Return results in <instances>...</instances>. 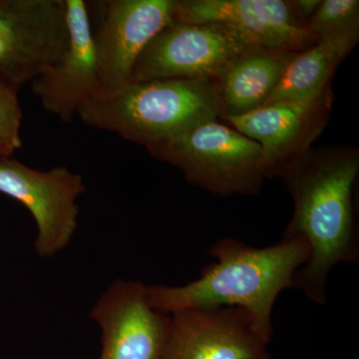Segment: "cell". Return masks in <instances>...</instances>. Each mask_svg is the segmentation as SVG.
I'll return each mask as SVG.
<instances>
[{
  "label": "cell",
  "instance_id": "1",
  "mask_svg": "<svg viewBox=\"0 0 359 359\" xmlns=\"http://www.w3.org/2000/svg\"><path fill=\"white\" fill-rule=\"evenodd\" d=\"M358 173V148L321 146L311 148L280 177L294 202L283 238H304L309 247L294 289L316 304L327 301V278L334 266L359 262L353 200Z\"/></svg>",
  "mask_w": 359,
  "mask_h": 359
},
{
  "label": "cell",
  "instance_id": "2",
  "mask_svg": "<svg viewBox=\"0 0 359 359\" xmlns=\"http://www.w3.org/2000/svg\"><path fill=\"white\" fill-rule=\"evenodd\" d=\"M208 254L216 261L203 268L194 282L180 287L147 285L150 306L170 316L191 309L240 308L269 344L273 306L283 290L294 289L295 273L309 259L308 243L283 238L269 247L255 248L224 238Z\"/></svg>",
  "mask_w": 359,
  "mask_h": 359
},
{
  "label": "cell",
  "instance_id": "3",
  "mask_svg": "<svg viewBox=\"0 0 359 359\" xmlns=\"http://www.w3.org/2000/svg\"><path fill=\"white\" fill-rule=\"evenodd\" d=\"M77 116L146 150L219 118L211 82L200 79L131 81L85 103Z\"/></svg>",
  "mask_w": 359,
  "mask_h": 359
},
{
  "label": "cell",
  "instance_id": "4",
  "mask_svg": "<svg viewBox=\"0 0 359 359\" xmlns=\"http://www.w3.org/2000/svg\"><path fill=\"white\" fill-rule=\"evenodd\" d=\"M147 151L177 168L188 183L219 197L257 195L266 180L259 144L218 120Z\"/></svg>",
  "mask_w": 359,
  "mask_h": 359
},
{
  "label": "cell",
  "instance_id": "5",
  "mask_svg": "<svg viewBox=\"0 0 359 359\" xmlns=\"http://www.w3.org/2000/svg\"><path fill=\"white\" fill-rule=\"evenodd\" d=\"M252 44L255 43L247 35L224 23L173 22L156 35L142 52L132 71L131 81L211 82Z\"/></svg>",
  "mask_w": 359,
  "mask_h": 359
},
{
  "label": "cell",
  "instance_id": "6",
  "mask_svg": "<svg viewBox=\"0 0 359 359\" xmlns=\"http://www.w3.org/2000/svg\"><path fill=\"white\" fill-rule=\"evenodd\" d=\"M87 191L83 177L67 167L33 169L13 157L0 158V193L28 210L37 226L34 250L52 257L70 244L78 226L77 200Z\"/></svg>",
  "mask_w": 359,
  "mask_h": 359
},
{
  "label": "cell",
  "instance_id": "7",
  "mask_svg": "<svg viewBox=\"0 0 359 359\" xmlns=\"http://www.w3.org/2000/svg\"><path fill=\"white\" fill-rule=\"evenodd\" d=\"M174 0H99L88 4L102 95L131 81L142 52L173 23Z\"/></svg>",
  "mask_w": 359,
  "mask_h": 359
},
{
  "label": "cell",
  "instance_id": "8",
  "mask_svg": "<svg viewBox=\"0 0 359 359\" xmlns=\"http://www.w3.org/2000/svg\"><path fill=\"white\" fill-rule=\"evenodd\" d=\"M65 0H0V79L20 89L67 46Z\"/></svg>",
  "mask_w": 359,
  "mask_h": 359
},
{
  "label": "cell",
  "instance_id": "9",
  "mask_svg": "<svg viewBox=\"0 0 359 359\" xmlns=\"http://www.w3.org/2000/svg\"><path fill=\"white\" fill-rule=\"evenodd\" d=\"M334 99L330 85L311 98L266 104L247 114L223 120L259 144L266 179L280 178L313 148L330 122Z\"/></svg>",
  "mask_w": 359,
  "mask_h": 359
},
{
  "label": "cell",
  "instance_id": "10",
  "mask_svg": "<svg viewBox=\"0 0 359 359\" xmlns=\"http://www.w3.org/2000/svg\"><path fill=\"white\" fill-rule=\"evenodd\" d=\"M90 318L102 332L98 359H164L171 316L150 306L147 285L115 280L97 299Z\"/></svg>",
  "mask_w": 359,
  "mask_h": 359
},
{
  "label": "cell",
  "instance_id": "11",
  "mask_svg": "<svg viewBox=\"0 0 359 359\" xmlns=\"http://www.w3.org/2000/svg\"><path fill=\"white\" fill-rule=\"evenodd\" d=\"M68 41L62 55L32 82L33 94L47 112L68 123L85 103L102 95L88 4L65 0Z\"/></svg>",
  "mask_w": 359,
  "mask_h": 359
},
{
  "label": "cell",
  "instance_id": "12",
  "mask_svg": "<svg viewBox=\"0 0 359 359\" xmlns=\"http://www.w3.org/2000/svg\"><path fill=\"white\" fill-rule=\"evenodd\" d=\"M268 346L244 309H191L171 314L164 359H271Z\"/></svg>",
  "mask_w": 359,
  "mask_h": 359
},
{
  "label": "cell",
  "instance_id": "13",
  "mask_svg": "<svg viewBox=\"0 0 359 359\" xmlns=\"http://www.w3.org/2000/svg\"><path fill=\"white\" fill-rule=\"evenodd\" d=\"M173 22L224 23L255 44L294 52L318 43L290 0H174Z\"/></svg>",
  "mask_w": 359,
  "mask_h": 359
},
{
  "label": "cell",
  "instance_id": "14",
  "mask_svg": "<svg viewBox=\"0 0 359 359\" xmlns=\"http://www.w3.org/2000/svg\"><path fill=\"white\" fill-rule=\"evenodd\" d=\"M295 53L250 45L211 81L219 118L238 117L262 107Z\"/></svg>",
  "mask_w": 359,
  "mask_h": 359
},
{
  "label": "cell",
  "instance_id": "15",
  "mask_svg": "<svg viewBox=\"0 0 359 359\" xmlns=\"http://www.w3.org/2000/svg\"><path fill=\"white\" fill-rule=\"evenodd\" d=\"M348 54L339 45L330 42H318L306 50L297 52L264 105L318 95L332 85L335 71Z\"/></svg>",
  "mask_w": 359,
  "mask_h": 359
},
{
  "label": "cell",
  "instance_id": "16",
  "mask_svg": "<svg viewBox=\"0 0 359 359\" xmlns=\"http://www.w3.org/2000/svg\"><path fill=\"white\" fill-rule=\"evenodd\" d=\"M308 30L318 42L339 45L351 53L359 40L358 0H321Z\"/></svg>",
  "mask_w": 359,
  "mask_h": 359
},
{
  "label": "cell",
  "instance_id": "17",
  "mask_svg": "<svg viewBox=\"0 0 359 359\" xmlns=\"http://www.w3.org/2000/svg\"><path fill=\"white\" fill-rule=\"evenodd\" d=\"M20 89L0 79V158H9L22 147L20 137L23 113Z\"/></svg>",
  "mask_w": 359,
  "mask_h": 359
},
{
  "label": "cell",
  "instance_id": "18",
  "mask_svg": "<svg viewBox=\"0 0 359 359\" xmlns=\"http://www.w3.org/2000/svg\"><path fill=\"white\" fill-rule=\"evenodd\" d=\"M320 1L321 0H290L295 15L306 28Z\"/></svg>",
  "mask_w": 359,
  "mask_h": 359
}]
</instances>
